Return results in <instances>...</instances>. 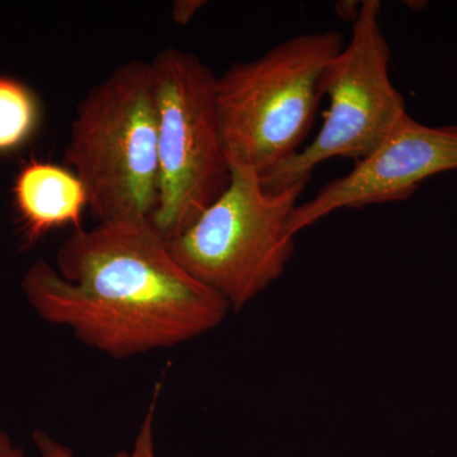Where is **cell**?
<instances>
[{
  "mask_svg": "<svg viewBox=\"0 0 457 457\" xmlns=\"http://www.w3.org/2000/svg\"><path fill=\"white\" fill-rule=\"evenodd\" d=\"M161 385H156L152 402L145 411L139 431L130 451H119L108 457H158L155 445V417ZM32 444L40 457H77L71 447L56 440L50 433L36 429L32 433Z\"/></svg>",
  "mask_w": 457,
  "mask_h": 457,
  "instance_id": "obj_10",
  "label": "cell"
},
{
  "mask_svg": "<svg viewBox=\"0 0 457 457\" xmlns=\"http://www.w3.org/2000/svg\"><path fill=\"white\" fill-rule=\"evenodd\" d=\"M22 291L42 320L113 360L192 341L230 312L174 260L152 220L74 230L55 266L40 260L27 270Z\"/></svg>",
  "mask_w": 457,
  "mask_h": 457,
  "instance_id": "obj_1",
  "label": "cell"
},
{
  "mask_svg": "<svg viewBox=\"0 0 457 457\" xmlns=\"http://www.w3.org/2000/svg\"><path fill=\"white\" fill-rule=\"evenodd\" d=\"M457 170V125H423L408 116L345 176L328 182L295 207L287 230L305 228L342 209L407 200L429 177Z\"/></svg>",
  "mask_w": 457,
  "mask_h": 457,
  "instance_id": "obj_7",
  "label": "cell"
},
{
  "mask_svg": "<svg viewBox=\"0 0 457 457\" xmlns=\"http://www.w3.org/2000/svg\"><path fill=\"white\" fill-rule=\"evenodd\" d=\"M218 200L168 246L198 282L239 312L284 275L295 253L287 222L306 183L269 191L254 170L230 164Z\"/></svg>",
  "mask_w": 457,
  "mask_h": 457,
  "instance_id": "obj_4",
  "label": "cell"
},
{
  "mask_svg": "<svg viewBox=\"0 0 457 457\" xmlns=\"http://www.w3.org/2000/svg\"><path fill=\"white\" fill-rule=\"evenodd\" d=\"M13 195L26 245H35L55 228H83V212L88 207L86 189L68 168L29 162L17 174Z\"/></svg>",
  "mask_w": 457,
  "mask_h": 457,
  "instance_id": "obj_8",
  "label": "cell"
},
{
  "mask_svg": "<svg viewBox=\"0 0 457 457\" xmlns=\"http://www.w3.org/2000/svg\"><path fill=\"white\" fill-rule=\"evenodd\" d=\"M381 3L365 0L352 26L351 40L324 77L329 110L311 144L262 177L269 191L308 183L312 171L335 158L360 162L408 116L405 99L390 79V47L380 23Z\"/></svg>",
  "mask_w": 457,
  "mask_h": 457,
  "instance_id": "obj_6",
  "label": "cell"
},
{
  "mask_svg": "<svg viewBox=\"0 0 457 457\" xmlns=\"http://www.w3.org/2000/svg\"><path fill=\"white\" fill-rule=\"evenodd\" d=\"M158 126V200L152 222L165 240L187 230L230 183L216 75L188 51L167 47L150 62Z\"/></svg>",
  "mask_w": 457,
  "mask_h": 457,
  "instance_id": "obj_5",
  "label": "cell"
},
{
  "mask_svg": "<svg viewBox=\"0 0 457 457\" xmlns=\"http://www.w3.org/2000/svg\"><path fill=\"white\" fill-rule=\"evenodd\" d=\"M204 5V0H176L171 5V20L177 25L187 26Z\"/></svg>",
  "mask_w": 457,
  "mask_h": 457,
  "instance_id": "obj_11",
  "label": "cell"
},
{
  "mask_svg": "<svg viewBox=\"0 0 457 457\" xmlns=\"http://www.w3.org/2000/svg\"><path fill=\"white\" fill-rule=\"evenodd\" d=\"M0 457H27L25 450L0 426Z\"/></svg>",
  "mask_w": 457,
  "mask_h": 457,
  "instance_id": "obj_12",
  "label": "cell"
},
{
  "mask_svg": "<svg viewBox=\"0 0 457 457\" xmlns=\"http://www.w3.org/2000/svg\"><path fill=\"white\" fill-rule=\"evenodd\" d=\"M64 163L99 222L152 220L158 126L150 62L132 60L92 87L75 110Z\"/></svg>",
  "mask_w": 457,
  "mask_h": 457,
  "instance_id": "obj_3",
  "label": "cell"
},
{
  "mask_svg": "<svg viewBox=\"0 0 457 457\" xmlns=\"http://www.w3.org/2000/svg\"><path fill=\"white\" fill-rule=\"evenodd\" d=\"M38 102L25 84L0 77V154L25 145L37 129Z\"/></svg>",
  "mask_w": 457,
  "mask_h": 457,
  "instance_id": "obj_9",
  "label": "cell"
},
{
  "mask_svg": "<svg viewBox=\"0 0 457 457\" xmlns=\"http://www.w3.org/2000/svg\"><path fill=\"white\" fill-rule=\"evenodd\" d=\"M339 32L294 36L216 78V108L228 165L266 176L311 134L328 66L345 47Z\"/></svg>",
  "mask_w": 457,
  "mask_h": 457,
  "instance_id": "obj_2",
  "label": "cell"
}]
</instances>
